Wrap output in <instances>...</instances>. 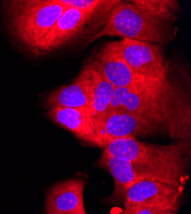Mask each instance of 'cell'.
I'll return each mask as SVG.
<instances>
[{
  "label": "cell",
  "mask_w": 191,
  "mask_h": 214,
  "mask_svg": "<svg viewBox=\"0 0 191 214\" xmlns=\"http://www.w3.org/2000/svg\"><path fill=\"white\" fill-rule=\"evenodd\" d=\"M59 2L66 7L76 9L81 11L91 12L96 14L97 12L106 9L110 10L119 1H107V0H59Z\"/></svg>",
  "instance_id": "obj_16"
},
{
  "label": "cell",
  "mask_w": 191,
  "mask_h": 214,
  "mask_svg": "<svg viewBox=\"0 0 191 214\" xmlns=\"http://www.w3.org/2000/svg\"><path fill=\"white\" fill-rule=\"evenodd\" d=\"M4 9L11 34L36 51L68 7L59 0H13L4 2Z\"/></svg>",
  "instance_id": "obj_3"
},
{
  "label": "cell",
  "mask_w": 191,
  "mask_h": 214,
  "mask_svg": "<svg viewBox=\"0 0 191 214\" xmlns=\"http://www.w3.org/2000/svg\"><path fill=\"white\" fill-rule=\"evenodd\" d=\"M130 2L151 18L169 22L176 18L179 4L173 0H132Z\"/></svg>",
  "instance_id": "obj_15"
},
{
  "label": "cell",
  "mask_w": 191,
  "mask_h": 214,
  "mask_svg": "<svg viewBox=\"0 0 191 214\" xmlns=\"http://www.w3.org/2000/svg\"><path fill=\"white\" fill-rule=\"evenodd\" d=\"M91 63L115 88H129L146 81L134 74L121 57L117 48V41L106 45Z\"/></svg>",
  "instance_id": "obj_8"
},
{
  "label": "cell",
  "mask_w": 191,
  "mask_h": 214,
  "mask_svg": "<svg viewBox=\"0 0 191 214\" xmlns=\"http://www.w3.org/2000/svg\"><path fill=\"white\" fill-rule=\"evenodd\" d=\"M85 184L82 179H69L54 185L46 197V214H69L84 207Z\"/></svg>",
  "instance_id": "obj_11"
},
{
  "label": "cell",
  "mask_w": 191,
  "mask_h": 214,
  "mask_svg": "<svg viewBox=\"0 0 191 214\" xmlns=\"http://www.w3.org/2000/svg\"><path fill=\"white\" fill-rule=\"evenodd\" d=\"M98 165L107 170L114 180V191L110 200L111 202H119L124 200L126 192L135 183L154 178L145 171L136 168L129 160L114 157L103 152L99 158Z\"/></svg>",
  "instance_id": "obj_10"
},
{
  "label": "cell",
  "mask_w": 191,
  "mask_h": 214,
  "mask_svg": "<svg viewBox=\"0 0 191 214\" xmlns=\"http://www.w3.org/2000/svg\"><path fill=\"white\" fill-rule=\"evenodd\" d=\"M183 189L184 187L159 181H140L126 192L123 208L147 207L177 212L181 206Z\"/></svg>",
  "instance_id": "obj_7"
},
{
  "label": "cell",
  "mask_w": 191,
  "mask_h": 214,
  "mask_svg": "<svg viewBox=\"0 0 191 214\" xmlns=\"http://www.w3.org/2000/svg\"><path fill=\"white\" fill-rule=\"evenodd\" d=\"M104 36H119L147 42L160 43L167 38L166 22L147 16L131 2H119L109 10L103 28L89 42Z\"/></svg>",
  "instance_id": "obj_4"
},
{
  "label": "cell",
  "mask_w": 191,
  "mask_h": 214,
  "mask_svg": "<svg viewBox=\"0 0 191 214\" xmlns=\"http://www.w3.org/2000/svg\"><path fill=\"white\" fill-rule=\"evenodd\" d=\"M89 102V79L87 69L84 67L73 82L54 90L47 97L46 105L50 109L64 107L84 109L88 111Z\"/></svg>",
  "instance_id": "obj_12"
},
{
  "label": "cell",
  "mask_w": 191,
  "mask_h": 214,
  "mask_svg": "<svg viewBox=\"0 0 191 214\" xmlns=\"http://www.w3.org/2000/svg\"><path fill=\"white\" fill-rule=\"evenodd\" d=\"M85 67L88 71L90 88V102L88 112L94 119L107 111L116 88L97 71L91 63Z\"/></svg>",
  "instance_id": "obj_14"
},
{
  "label": "cell",
  "mask_w": 191,
  "mask_h": 214,
  "mask_svg": "<svg viewBox=\"0 0 191 214\" xmlns=\"http://www.w3.org/2000/svg\"><path fill=\"white\" fill-rule=\"evenodd\" d=\"M94 15L91 12L68 8L41 40L36 51L49 52L64 46L78 35Z\"/></svg>",
  "instance_id": "obj_9"
},
{
  "label": "cell",
  "mask_w": 191,
  "mask_h": 214,
  "mask_svg": "<svg viewBox=\"0 0 191 214\" xmlns=\"http://www.w3.org/2000/svg\"><path fill=\"white\" fill-rule=\"evenodd\" d=\"M93 135L90 144L105 148L116 140L152 134L158 129L153 122L126 111L107 112L93 119Z\"/></svg>",
  "instance_id": "obj_5"
},
{
  "label": "cell",
  "mask_w": 191,
  "mask_h": 214,
  "mask_svg": "<svg viewBox=\"0 0 191 214\" xmlns=\"http://www.w3.org/2000/svg\"><path fill=\"white\" fill-rule=\"evenodd\" d=\"M118 52L133 73L146 81L166 80V67L158 46L135 39L117 41Z\"/></svg>",
  "instance_id": "obj_6"
},
{
  "label": "cell",
  "mask_w": 191,
  "mask_h": 214,
  "mask_svg": "<svg viewBox=\"0 0 191 214\" xmlns=\"http://www.w3.org/2000/svg\"><path fill=\"white\" fill-rule=\"evenodd\" d=\"M129 88H118L115 89V92L112 97V99L110 103V105L108 107V110L106 113L107 112H117V111H123L122 106L123 100L125 97L129 93Z\"/></svg>",
  "instance_id": "obj_17"
},
{
  "label": "cell",
  "mask_w": 191,
  "mask_h": 214,
  "mask_svg": "<svg viewBox=\"0 0 191 214\" xmlns=\"http://www.w3.org/2000/svg\"><path fill=\"white\" fill-rule=\"evenodd\" d=\"M175 91L167 81H145L133 86L123 103V111L131 113L160 126L168 127L171 136L185 138L189 120L180 112Z\"/></svg>",
  "instance_id": "obj_2"
},
{
  "label": "cell",
  "mask_w": 191,
  "mask_h": 214,
  "mask_svg": "<svg viewBox=\"0 0 191 214\" xmlns=\"http://www.w3.org/2000/svg\"><path fill=\"white\" fill-rule=\"evenodd\" d=\"M53 122L73 133L80 140L90 143L93 135V119L84 109L55 107L48 111Z\"/></svg>",
  "instance_id": "obj_13"
},
{
  "label": "cell",
  "mask_w": 191,
  "mask_h": 214,
  "mask_svg": "<svg viewBox=\"0 0 191 214\" xmlns=\"http://www.w3.org/2000/svg\"><path fill=\"white\" fill-rule=\"evenodd\" d=\"M121 214H177V212L147 208V207H129V208H123Z\"/></svg>",
  "instance_id": "obj_18"
},
{
  "label": "cell",
  "mask_w": 191,
  "mask_h": 214,
  "mask_svg": "<svg viewBox=\"0 0 191 214\" xmlns=\"http://www.w3.org/2000/svg\"><path fill=\"white\" fill-rule=\"evenodd\" d=\"M188 147L184 142L161 146L141 142L135 138H124L109 143L103 152L129 160L155 181L184 187Z\"/></svg>",
  "instance_id": "obj_1"
},
{
  "label": "cell",
  "mask_w": 191,
  "mask_h": 214,
  "mask_svg": "<svg viewBox=\"0 0 191 214\" xmlns=\"http://www.w3.org/2000/svg\"><path fill=\"white\" fill-rule=\"evenodd\" d=\"M69 214H87L86 213V211H85V207H82L81 209L77 210L76 212H72V213H69Z\"/></svg>",
  "instance_id": "obj_19"
}]
</instances>
